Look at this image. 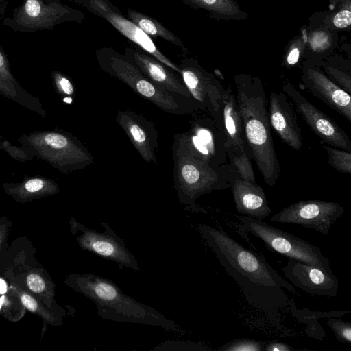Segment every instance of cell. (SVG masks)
<instances>
[{
    "mask_svg": "<svg viewBox=\"0 0 351 351\" xmlns=\"http://www.w3.org/2000/svg\"><path fill=\"white\" fill-rule=\"evenodd\" d=\"M199 231L219 264L237 283L248 304L263 311L282 310L289 305L285 289L296 294L295 287L263 255L244 247L222 229L200 224Z\"/></svg>",
    "mask_w": 351,
    "mask_h": 351,
    "instance_id": "cell-1",
    "label": "cell"
},
{
    "mask_svg": "<svg viewBox=\"0 0 351 351\" xmlns=\"http://www.w3.org/2000/svg\"><path fill=\"white\" fill-rule=\"evenodd\" d=\"M235 96L245 138L265 183L273 186L280 173L273 141L264 88L258 80L235 79Z\"/></svg>",
    "mask_w": 351,
    "mask_h": 351,
    "instance_id": "cell-2",
    "label": "cell"
},
{
    "mask_svg": "<svg viewBox=\"0 0 351 351\" xmlns=\"http://www.w3.org/2000/svg\"><path fill=\"white\" fill-rule=\"evenodd\" d=\"M76 289L92 300L102 318L121 322L160 326L176 333H183L181 326L166 318L152 307L125 294L113 281L95 274L76 276Z\"/></svg>",
    "mask_w": 351,
    "mask_h": 351,
    "instance_id": "cell-3",
    "label": "cell"
},
{
    "mask_svg": "<svg viewBox=\"0 0 351 351\" xmlns=\"http://www.w3.org/2000/svg\"><path fill=\"white\" fill-rule=\"evenodd\" d=\"M17 141L33 158L44 160L62 173L84 168L93 161L79 140L58 128L24 134Z\"/></svg>",
    "mask_w": 351,
    "mask_h": 351,
    "instance_id": "cell-4",
    "label": "cell"
},
{
    "mask_svg": "<svg viewBox=\"0 0 351 351\" xmlns=\"http://www.w3.org/2000/svg\"><path fill=\"white\" fill-rule=\"evenodd\" d=\"M95 57L103 71L125 84L139 96L168 113H184V106L178 96L154 84L124 54L104 47L97 50Z\"/></svg>",
    "mask_w": 351,
    "mask_h": 351,
    "instance_id": "cell-5",
    "label": "cell"
},
{
    "mask_svg": "<svg viewBox=\"0 0 351 351\" xmlns=\"http://www.w3.org/2000/svg\"><path fill=\"white\" fill-rule=\"evenodd\" d=\"M239 228L255 236L266 247L287 258L306 263L313 266L330 269V260L321 250L295 235L272 226L263 220L241 216Z\"/></svg>",
    "mask_w": 351,
    "mask_h": 351,
    "instance_id": "cell-6",
    "label": "cell"
},
{
    "mask_svg": "<svg viewBox=\"0 0 351 351\" xmlns=\"http://www.w3.org/2000/svg\"><path fill=\"white\" fill-rule=\"evenodd\" d=\"M84 19L83 12L64 5L62 0H23L2 23L14 32L32 33L51 30L66 22L81 23Z\"/></svg>",
    "mask_w": 351,
    "mask_h": 351,
    "instance_id": "cell-7",
    "label": "cell"
},
{
    "mask_svg": "<svg viewBox=\"0 0 351 351\" xmlns=\"http://www.w3.org/2000/svg\"><path fill=\"white\" fill-rule=\"evenodd\" d=\"M176 184L180 200L194 210V203L201 195L217 188L219 181L214 169L202 156L191 147L178 150Z\"/></svg>",
    "mask_w": 351,
    "mask_h": 351,
    "instance_id": "cell-8",
    "label": "cell"
},
{
    "mask_svg": "<svg viewBox=\"0 0 351 351\" xmlns=\"http://www.w3.org/2000/svg\"><path fill=\"white\" fill-rule=\"evenodd\" d=\"M343 211V207L337 202L317 199L300 200L273 215L271 221L302 226L326 235Z\"/></svg>",
    "mask_w": 351,
    "mask_h": 351,
    "instance_id": "cell-9",
    "label": "cell"
},
{
    "mask_svg": "<svg viewBox=\"0 0 351 351\" xmlns=\"http://www.w3.org/2000/svg\"><path fill=\"white\" fill-rule=\"evenodd\" d=\"M85 8L111 24L118 32L145 51L174 71L180 73L178 65L167 58L156 46L152 39L143 32L109 0H69Z\"/></svg>",
    "mask_w": 351,
    "mask_h": 351,
    "instance_id": "cell-10",
    "label": "cell"
},
{
    "mask_svg": "<svg viewBox=\"0 0 351 351\" xmlns=\"http://www.w3.org/2000/svg\"><path fill=\"white\" fill-rule=\"evenodd\" d=\"M282 90L291 99L306 125L324 143L351 152L350 138L334 120L312 104L289 82L285 83Z\"/></svg>",
    "mask_w": 351,
    "mask_h": 351,
    "instance_id": "cell-11",
    "label": "cell"
},
{
    "mask_svg": "<svg viewBox=\"0 0 351 351\" xmlns=\"http://www.w3.org/2000/svg\"><path fill=\"white\" fill-rule=\"evenodd\" d=\"M81 235L78 238L80 247L100 257L112 261L122 267L136 271L141 269L135 256L128 250L124 241L118 237L108 224L102 222L104 232H98L76 223Z\"/></svg>",
    "mask_w": 351,
    "mask_h": 351,
    "instance_id": "cell-12",
    "label": "cell"
},
{
    "mask_svg": "<svg viewBox=\"0 0 351 351\" xmlns=\"http://www.w3.org/2000/svg\"><path fill=\"white\" fill-rule=\"evenodd\" d=\"M282 271L292 285L311 295L332 298L338 295L339 280L331 269L287 258Z\"/></svg>",
    "mask_w": 351,
    "mask_h": 351,
    "instance_id": "cell-13",
    "label": "cell"
},
{
    "mask_svg": "<svg viewBox=\"0 0 351 351\" xmlns=\"http://www.w3.org/2000/svg\"><path fill=\"white\" fill-rule=\"evenodd\" d=\"M182 80L191 97L205 104L217 112L222 106L225 90L215 78L191 59H184L178 65Z\"/></svg>",
    "mask_w": 351,
    "mask_h": 351,
    "instance_id": "cell-14",
    "label": "cell"
},
{
    "mask_svg": "<svg viewBox=\"0 0 351 351\" xmlns=\"http://www.w3.org/2000/svg\"><path fill=\"white\" fill-rule=\"evenodd\" d=\"M124 55L160 88L180 97H191L182 80L173 72L174 71L153 56L139 47H126Z\"/></svg>",
    "mask_w": 351,
    "mask_h": 351,
    "instance_id": "cell-15",
    "label": "cell"
},
{
    "mask_svg": "<svg viewBox=\"0 0 351 351\" xmlns=\"http://www.w3.org/2000/svg\"><path fill=\"white\" fill-rule=\"evenodd\" d=\"M269 101L268 114L271 126L288 146L296 151L300 150L303 145L302 131L287 96L282 90H273Z\"/></svg>",
    "mask_w": 351,
    "mask_h": 351,
    "instance_id": "cell-16",
    "label": "cell"
},
{
    "mask_svg": "<svg viewBox=\"0 0 351 351\" xmlns=\"http://www.w3.org/2000/svg\"><path fill=\"white\" fill-rule=\"evenodd\" d=\"M115 120L143 159L149 164H156L158 134L152 123L130 110L119 111Z\"/></svg>",
    "mask_w": 351,
    "mask_h": 351,
    "instance_id": "cell-17",
    "label": "cell"
},
{
    "mask_svg": "<svg viewBox=\"0 0 351 351\" xmlns=\"http://www.w3.org/2000/svg\"><path fill=\"white\" fill-rule=\"evenodd\" d=\"M306 88L351 122L350 94L316 69H308L303 76Z\"/></svg>",
    "mask_w": 351,
    "mask_h": 351,
    "instance_id": "cell-18",
    "label": "cell"
},
{
    "mask_svg": "<svg viewBox=\"0 0 351 351\" xmlns=\"http://www.w3.org/2000/svg\"><path fill=\"white\" fill-rule=\"evenodd\" d=\"M232 191L236 209L243 216L263 220L271 213L263 189L256 182L236 179Z\"/></svg>",
    "mask_w": 351,
    "mask_h": 351,
    "instance_id": "cell-19",
    "label": "cell"
},
{
    "mask_svg": "<svg viewBox=\"0 0 351 351\" xmlns=\"http://www.w3.org/2000/svg\"><path fill=\"white\" fill-rule=\"evenodd\" d=\"M0 95L42 117L46 113L38 98L25 90L14 76L6 53L0 45Z\"/></svg>",
    "mask_w": 351,
    "mask_h": 351,
    "instance_id": "cell-20",
    "label": "cell"
},
{
    "mask_svg": "<svg viewBox=\"0 0 351 351\" xmlns=\"http://www.w3.org/2000/svg\"><path fill=\"white\" fill-rule=\"evenodd\" d=\"M222 106L227 137L226 145L231 148L236 154L245 152L249 158H252L246 148L247 142L243 124L236 97L232 91L231 86H229L223 93Z\"/></svg>",
    "mask_w": 351,
    "mask_h": 351,
    "instance_id": "cell-21",
    "label": "cell"
},
{
    "mask_svg": "<svg viewBox=\"0 0 351 351\" xmlns=\"http://www.w3.org/2000/svg\"><path fill=\"white\" fill-rule=\"evenodd\" d=\"M2 186L8 193L20 199L52 195L59 191L55 180L41 176H25L20 182L4 183Z\"/></svg>",
    "mask_w": 351,
    "mask_h": 351,
    "instance_id": "cell-22",
    "label": "cell"
},
{
    "mask_svg": "<svg viewBox=\"0 0 351 351\" xmlns=\"http://www.w3.org/2000/svg\"><path fill=\"white\" fill-rule=\"evenodd\" d=\"M128 18L150 38L160 37L178 47L184 53L187 49L180 38L156 19L134 9H127Z\"/></svg>",
    "mask_w": 351,
    "mask_h": 351,
    "instance_id": "cell-23",
    "label": "cell"
},
{
    "mask_svg": "<svg viewBox=\"0 0 351 351\" xmlns=\"http://www.w3.org/2000/svg\"><path fill=\"white\" fill-rule=\"evenodd\" d=\"M189 6L204 9L210 12L230 15L237 12L235 5L230 0H182Z\"/></svg>",
    "mask_w": 351,
    "mask_h": 351,
    "instance_id": "cell-24",
    "label": "cell"
},
{
    "mask_svg": "<svg viewBox=\"0 0 351 351\" xmlns=\"http://www.w3.org/2000/svg\"><path fill=\"white\" fill-rule=\"evenodd\" d=\"M327 153L328 163L337 171L351 173V152L330 145H323Z\"/></svg>",
    "mask_w": 351,
    "mask_h": 351,
    "instance_id": "cell-25",
    "label": "cell"
},
{
    "mask_svg": "<svg viewBox=\"0 0 351 351\" xmlns=\"http://www.w3.org/2000/svg\"><path fill=\"white\" fill-rule=\"evenodd\" d=\"M267 341L249 338L233 339L217 349L220 351H263Z\"/></svg>",
    "mask_w": 351,
    "mask_h": 351,
    "instance_id": "cell-26",
    "label": "cell"
},
{
    "mask_svg": "<svg viewBox=\"0 0 351 351\" xmlns=\"http://www.w3.org/2000/svg\"><path fill=\"white\" fill-rule=\"evenodd\" d=\"M337 339L343 343H351V324L337 318H330L326 322Z\"/></svg>",
    "mask_w": 351,
    "mask_h": 351,
    "instance_id": "cell-27",
    "label": "cell"
},
{
    "mask_svg": "<svg viewBox=\"0 0 351 351\" xmlns=\"http://www.w3.org/2000/svg\"><path fill=\"white\" fill-rule=\"evenodd\" d=\"M233 163L241 179L255 182L254 171L249 156L245 152L235 154L233 157Z\"/></svg>",
    "mask_w": 351,
    "mask_h": 351,
    "instance_id": "cell-28",
    "label": "cell"
},
{
    "mask_svg": "<svg viewBox=\"0 0 351 351\" xmlns=\"http://www.w3.org/2000/svg\"><path fill=\"white\" fill-rule=\"evenodd\" d=\"M51 79L55 90L60 95L69 97L74 95V86L66 75L58 71H53Z\"/></svg>",
    "mask_w": 351,
    "mask_h": 351,
    "instance_id": "cell-29",
    "label": "cell"
},
{
    "mask_svg": "<svg viewBox=\"0 0 351 351\" xmlns=\"http://www.w3.org/2000/svg\"><path fill=\"white\" fill-rule=\"evenodd\" d=\"M1 149L7 152L12 158L25 162L32 160L33 158L22 147L13 145L8 141L1 138Z\"/></svg>",
    "mask_w": 351,
    "mask_h": 351,
    "instance_id": "cell-30",
    "label": "cell"
},
{
    "mask_svg": "<svg viewBox=\"0 0 351 351\" xmlns=\"http://www.w3.org/2000/svg\"><path fill=\"white\" fill-rule=\"evenodd\" d=\"M27 284L31 291L34 293H41L45 287L43 279L36 274H31L27 277Z\"/></svg>",
    "mask_w": 351,
    "mask_h": 351,
    "instance_id": "cell-31",
    "label": "cell"
},
{
    "mask_svg": "<svg viewBox=\"0 0 351 351\" xmlns=\"http://www.w3.org/2000/svg\"><path fill=\"white\" fill-rule=\"evenodd\" d=\"M334 25L338 28L348 27L351 23V12L348 10L339 12L333 19Z\"/></svg>",
    "mask_w": 351,
    "mask_h": 351,
    "instance_id": "cell-32",
    "label": "cell"
},
{
    "mask_svg": "<svg viewBox=\"0 0 351 351\" xmlns=\"http://www.w3.org/2000/svg\"><path fill=\"white\" fill-rule=\"evenodd\" d=\"M264 351H301L303 350L295 348L287 343L278 341H267Z\"/></svg>",
    "mask_w": 351,
    "mask_h": 351,
    "instance_id": "cell-33",
    "label": "cell"
},
{
    "mask_svg": "<svg viewBox=\"0 0 351 351\" xmlns=\"http://www.w3.org/2000/svg\"><path fill=\"white\" fill-rule=\"evenodd\" d=\"M21 299L23 304L30 311H35L37 309V302L30 295L23 294L22 295Z\"/></svg>",
    "mask_w": 351,
    "mask_h": 351,
    "instance_id": "cell-34",
    "label": "cell"
},
{
    "mask_svg": "<svg viewBox=\"0 0 351 351\" xmlns=\"http://www.w3.org/2000/svg\"><path fill=\"white\" fill-rule=\"evenodd\" d=\"M300 57V51L298 47H294L291 50L287 58V63L289 65L295 64Z\"/></svg>",
    "mask_w": 351,
    "mask_h": 351,
    "instance_id": "cell-35",
    "label": "cell"
},
{
    "mask_svg": "<svg viewBox=\"0 0 351 351\" xmlns=\"http://www.w3.org/2000/svg\"><path fill=\"white\" fill-rule=\"evenodd\" d=\"M9 0H0V19L4 18Z\"/></svg>",
    "mask_w": 351,
    "mask_h": 351,
    "instance_id": "cell-36",
    "label": "cell"
},
{
    "mask_svg": "<svg viewBox=\"0 0 351 351\" xmlns=\"http://www.w3.org/2000/svg\"><path fill=\"white\" fill-rule=\"evenodd\" d=\"M7 291V285L5 282L0 278V294H3Z\"/></svg>",
    "mask_w": 351,
    "mask_h": 351,
    "instance_id": "cell-37",
    "label": "cell"
},
{
    "mask_svg": "<svg viewBox=\"0 0 351 351\" xmlns=\"http://www.w3.org/2000/svg\"><path fill=\"white\" fill-rule=\"evenodd\" d=\"M4 296H2L0 298V309H1V307L2 306V304L3 303V301H4Z\"/></svg>",
    "mask_w": 351,
    "mask_h": 351,
    "instance_id": "cell-38",
    "label": "cell"
},
{
    "mask_svg": "<svg viewBox=\"0 0 351 351\" xmlns=\"http://www.w3.org/2000/svg\"><path fill=\"white\" fill-rule=\"evenodd\" d=\"M2 143H0V150L1 149Z\"/></svg>",
    "mask_w": 351,
    "mask_h": 351,
    "instance_id": "cell-39",
    "label": "cell"
}]
</instances>
